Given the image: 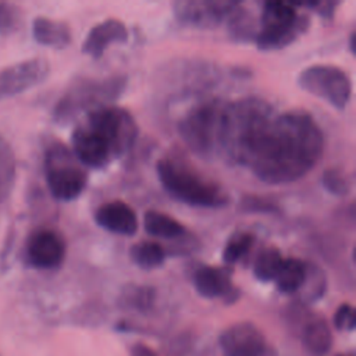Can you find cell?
<instances>
[{
	"label": "cell",
	"instance_id": "obj_10",
	"mask_svg": "<svg viewBox=\"0 0 356 356\" xmlns=\"http://www.w3.org/2000/svg\"><path fill=\"white\" fill-rule=\"evenodd\" d=\"M50 74V63L43 57H32L0 70V102L21 95L42 82Z\"/></svg>",
	"mask_w": 356,
	"mask_h": 356
},
{
	"label": "cell",
	"instance_id": "obj_17",
	"mask_svg": "<svg viewBox=\"0 0 356 356\" xmlns=\"http://www.w3.org/2000/svg\"><path fill=\"white\" fill-rule=\"evenodd\" d=\"M17 179V159L11 143L0 132V204L13 193Z\"/></svg>",
	"mask_w": 356,
	"mask_h": 356
},
{
	"label": "cell",
	"instance_id": "obj_19",
	"mask_svg": "<svg viewBox=\"0 0 356 356\" xmlns=\"http://www.w3.org/2000/svg\"><path fill=\"white\" fill-rule=\"evenodd\" d=\"M307 264L300 259L288 257L284 259L282 266L275 277L277 288L284 293H293L299 291L306 281Z\"/></svg>",
	"mask_w": 356,
	"mask_h": 356
},
{
	"label": "cell",
	"instance_id": "obj_26",
	"mask_svg": "<svg viewBox=\"0 0 356 356\" xmlns=\"http://www.w3.org/2000/svg\"><path fill=\"white\" fill-rule=\"evenodd\" d=\"M332 321L337 330H352L355 327V310L352 305L342 303L337 309Z\"/></svg>",
	"mask_w": 356,
	"mask_h": 356
},
{
	"label": "cell",
	"instance_id": "obj_25",
	"mask_svg": "<svg viewBox=\"0 0 356 356\" xmlns=\"http://www.w3.org/2000/svg\"><path fill=\"white\" fill-rule=\"evenodd\" d=\"M21 19V11L15 4L0 3V35L13 32Z\"/></svg>",
	"mask_w": 356,
	"mask_h": 356
},
{
	"label": "cell",
	"instance_id": "obj_3",
	"mask_svg": "<svg viewBox=\"0 0 356 356\" xmlns=\"http://www.w3.org/2000/svg\"><path fill=\"white\" fill-rule=\"evenodd\" d=\"M156 171L164 189L186 204L217 209L229 202L228 195L217 182L207 179L182 161L160 159Z\"/></svg>",
	"mask_w": 356,
	"mask_h": 356
},
{
	"label": "cell",
	"instance_id": "obj_4",
	"mask_svg": "<svg viewBox=\"0 0 356 356\" xmlns=\"http://www.w3.org/2000/svg\"><path fill=\"white\" fill-rule=\"evenodd\" d=\"M127 76L113 75L102 79L81 78L74 81L53 108V120L65 125L79 114L110 106L125 89Z\"/></svg>",
	"mask_w": 356,
	"mask_h": 356
},
{
	"label": "cell",
	"instance_id": "obj_16",
	"mask_svg": "<svg viewBox=\"0 0 356 356\" xmlns=\"http://www.w3.org/2000/svg\"><path fill=\"white\" fill-rule=\"evenodd\" d=\"M193 285L204 298L224 296L232 291L227 273L213 266H200L193 274Z\"/></svg>",
	"mask_w": 356,
	"mask_h": 356
},
{
	"label": "cell",
	"instance_id": "obj_6",
	"mask_svg": "<svg viewBox=\"0 0 356 356\" xmlns=\"http://www.w3.org/2000/svg\"><path fill=\"white\" fill-rule=\"evenodd\" d=\"M227 102L210 100L191 108L179 121L178 131L186 146L202 157L220 154L222 114Z\"/></svg>",
	"mask_w": 356,
	"mask_h": 356
},
{
	"label": "cell",
	"instance_id": "obj_2",
	"mask_svg": "<svg viewBox=\"0 0 356 356\" xmlns=\"http://www.w3.org/2000/svg\"><path fill=\"white\" fill-rule=\"evenodd\" d=\"M138 125L120 106H104L85 114L71 134L72 153L83 167L103 168L135 143Z\"/></svg>",
	"mask_w": 356,
	"mask_h": 356
},
{
	"label": "cell",
	"instance_id": "obj_23",
	"mask_svg": "<svg viewBox=\"0 0 356 356\" xmlns=\"http://www.w3.org/2000/svg\"><path fill=\"white\" fill-rule=\"evenodd\" d=\"M253 243H254V236L249 232H241V234L232 235L225 243V248L222 250V260L227 264H234L239 261L250 252Z\"/></svg>",
	"mask_w": 356,
	"mask_h": 356
},
{
	"label": "cell",
	"instance_id": "obj_20",
	"mask_svg": "<svg viewBox=\"0 0 356 356\" xmlns=\"http://www.w3.org/2000/svg\"><path fill=\"white\" fill-rule=\"evenodd\" d=\"M303 343L306 349L316 355H325L332 345V334L330 325L324 318H313L310 320L303 330Z\"/></svg>",
	"mask_w": 356,
	"mask_h": 356
},
{
	"label": "cell",
	"instance_id": "obj_27",
	"mask_svg": "<svg viewBox=\"0 0 356 356\" xmlns=\"http://www.w3.org/2000/svg\"><path fill=\"white\" fill-rule=\"evenodd\" d=\"M339 3L338 1H310V3H302L296 6H303L306 8L313 10L318 15L324 18H331L334 15V11Z\"/></svg>",
	"mask_w": 356,
	"mask_h": 356
},
{
	"label": "cell",
	"instance_id": "obj_12",
	"mask_svg": "<svg viewBox=\"0 0 356 356\" xmlns=\"http://www.w3.org/2000/svg\"><path fill=\"white\" fill-rule=\"evenodd\" d=\"M220 346L227 356H263L266 338L254 324L241 321L221 332Z\"/></svg>",
	"mask_w": 356,
	"mask_h": 356
},
{
	"label": "cell",
	"instance_id": "obj_22",
	"mask_svg": "<svg viewBox=\"0 0 356 356\" xmlns=\"http://www.w3.org/2000/svg\"><path fill=\"white\" fill-rule=\"evenodd\" d=\"M282 261H284V257L280 249L274 246L264 248L256 257V261L253 266V274L259 281H263V282L274 281L282 266Z\"/></svg>",
	"mask_w": 356,
	"mask_h": 356
},
{
	"label": "cell",
	"instance_id": "obj_14",
	"mask_svg": "<svg viewBox=\"0 0 356 356\" xmlns=\"http://www.w3.org/2000/svg\"><path fill=\"white\" fill-rule=\"evenodd\" d=\"M93 217L99 227L113 234L131 236L138 231L136 213L122 200H110L100 204Z\"/></svg>",
	"mask_w": 356,
	"mask_h": 356
},
{
	"label": "cell",
	"instance_id": "obj_1",
	"mask_svg": "<svg viewBox=\"0 0 356 356\" xmlns=\"http://www.w3.org/2000/svg\"><path fill=\"white\" fill-rule=\"evenodd\" d=\"M323 152V131L307 111L274 110L257 125L238 164L264 184L282 185L309 174Z\"/></svg>",
	"mask_w": 356,
	"mask_h": 356
},
{
	"label": "cell",
	"instance_id": "obj_5",
	"mask_svg": "<svg viewBox=\"0 0 356 356\" xmlns=\"http://www.w3.org/2000/svg\"><path fill=\"white\" fill-rule=\"evenodd\" d=\"M309 25V17L298 13L295 4L266 1L260 14V26L256 32L254 42L264 51L284 49L306 32Z\"/></svg>",
	"mask_w": 356,
	"mask_h": 356
},
{
	"label": "cell",
	"instance_id": "obj_24",
	"mask_svg": "<svg viewBox=\"0 0 356 356\" xmlns=\"http://www.w3.org/2000/svg\"><path fill=\"white\" fill-rule=\"evenodd\" d=\"M323 186L335 196H345L350 191V181L341 168L331 167L327 168L321 175Z\"/></svg>",
	"mask_w": 356,
	"mask_h": 356
},
{
	"label": "cell",
	"instance_id": "obj_7",
	"mask_svg": "<svg viewBox=\"0 0 356 356\" xmlns=\"http://www.w3.org/2000/svg\"><path fill=\"white\" fill-rule=\"evenodd\" d=\"M44 177L51 196L70 202L76 199L88 184V172L76 160L72 150L57 142L44 153Z\"/></svg>",
	"mask_w": 356,
	"mask_h": 356
},
{
	"label": "cell",
	"instance_id": "obj_9",
	"mask_svg": "<svg viewBox=\"0 0 356 356\" xmlns=\"http://www.w3.org/2000/svg\"><path fill=\"white\" fill-rule=\"evenodd\" d=\"M239 4L241 1L234 0H177L172 3V13L184 25L213 29L228 19Z\"/></svg>",
	"mask_w": 356,
	"mask_h": 356
},
{
	"label": "cell",
	"instance_id": "obj_21",
	"mask_svg": "<svg viewBox=\"0 0 356 356\" xmlns=\"http://www.w3.org/2000/svg\"><path fill=\"white\" fill-rule=\"evenodd\" d=\"M165 249L156 241H140L131 246L129 259L140 268H156L164 263Z\"/></svg>",
	"mask_w": 356,
	"mask_h": 356
},
{
	"label": "cell",
	"instance_id": "obj_8",
	"mask_svg": "<svg viewBox=\"0 0 356 356\" xmlns=\"http://www.w3.org/2000/svg\"><path fill=\"white\" fill-rule=\"evenodd\" d=\"M298 85L302 90L314 95L332 107L342 110L352 95V82L348 74L337 65L314 64L298 75Z\"/></svg>",
	"mask_w": 356,
	"mask_h": 356
},
{
	"label": "cell",
	"instance_id": "obj_13",
	"mask_svg": "<svg viewBox=\"0 0 356 356\" xmlns=\"http://www.w3.org/2000/svg\"><path fill=\"white\" fill-rule=\"evenodd\" d=\"M129 32L125 24L117 18H107L90 28L82 42V53L92 58H100L114 43H125Z\"/></svg>",
	"mask_w": 356,
	"mask_h": 356
},
{
	"label": "cell",
	"instance_id": "obj_15",
	"mask_svg": "<svg viewBox=\"0 0 356 356\" xmlns=\"http://www.w3.org/2000/svg\"><path fill=\"white\" fill-rule=\"evenodd\" d=\"M32 36L39 44L51 49H64L72 40V32L68 24L49 17L33 18Z\"/></svg>",
	"mask_w": 356,
	"mask_h": 356
},
{
	"label": "cell",
	"instance_id": "obj_11",
	"mask_svg": "<svg viewBox=\"0 0 356 356\" xmlns=\"http://www.w3.org/2000/svg\"><path fill=\"white\" fill-rule=\"evenodd\" d=\"M28 263L36 268L51 270L63 264L67 253L65 239L51 228L35 229L26 241Z\"/></svg>",
	"mask_w": 356,
	"mask_h": 356
},
{
	"label": "cell",
	"instance_id": "obj_28",
	"mask_svg": "<svg viewBox=\"0 0 356 356\" xmlns=\"http://www.w3.org/2000/svg\"><path fill=\"white\" fill-rule=\"evenodd\" d=\"M131 356H159L152 348L143 343H135L131 348Z\"/></svg>",
	"mask_w": 356,
	"mask_h": 356
},
{
	"label": "cell",
	"instance_id": "obj_18",
	"mask_svg": "<svg viewBox=\"0 0 356 356\" xmlns=\"http://www.w3.org/2000/svg\"><path fill=\"white\" fill-rule=\"evenodd\" d=\"M143 228L149 235L167 239H174L186 234V228L177 218L157 210L145 213Z\"/></svg>",
	"mask_w": 356,
	"mask_h": 356
},
{
	"label": "cell",
	"instance_id": "obj_29",
	"mask_svg": "<svg viewBox=\"0 0 356 356\" xmlns=\"http://www.w3.org/2000/svg\"><path fill=\"white\" fill-rule=\"evenodd\" d=\"M349 49H350L352 54L356 53V50H355V32H350V35H349Z\"/></svg>",
	"mask_w": 356,
	"mask_h": 356
}]
</instances>
